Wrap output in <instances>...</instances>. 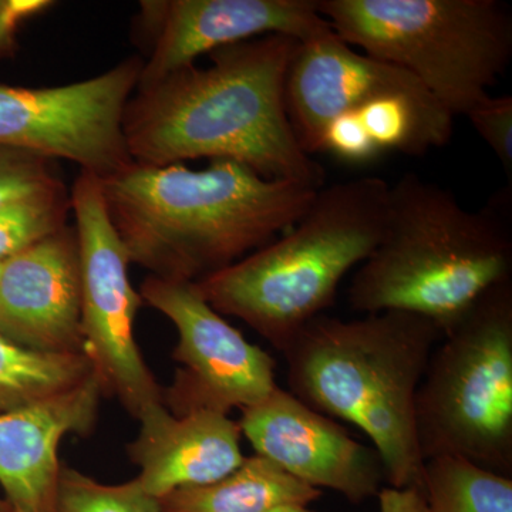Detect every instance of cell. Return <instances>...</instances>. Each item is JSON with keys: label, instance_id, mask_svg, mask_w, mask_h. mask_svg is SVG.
<instances>
[{"label": "cell", "instance_id": "cell-5", "mask_svg": "<svg viewBox=\"0 0 512 512\" xmlns=\"http://www.w3.org/2000/svg\"><path fill=\"white\" fill-rule=\"evenodd\" d=\"M389 194L379 177L322 187L279 238L194 284L212 309L244 320L284 353L382 241Z\"/></svg>", "mask_w": 512, "mask_h": 512}, {"label": "cell", "instance_id": "cell-24", "mask_svg": "<svg viewBox=\"0 0 512 512\" xmlns=\"http://www.w3.org/2000/svg\"><path fill=\"white\" fill-rule=\"evenodd\" d=\"M52 5L46 0H0V57L13 49L20 25Z\"/></svg>", "mask_w": 512, "mask_h": 512}, {"label": "cell", "instance_id": "cell-19", "mask_svg": "<svg viewBox=\"0 0 512 512\" xmlns=\"http://www.w3.org/2000/svg\"><path fill=\"white\" fill-rule=\"evenodd\" d=\"M421 491L429 512H512V477L460 457L424 461Z\"/></svg>", "mask_w": 512, "mask_h": 512}, {"label": "cell", "instance_id": "cell-17", "mask_svg": "<svg viewBox=\"0 0 512 512\" xmlns=\"http://www.w3.org/2000/svg\"><path fill=\"white\" fill-rule=\"evenodd\" d=\"M322 491L296 480L261 456L245 457L227 477L184 487L158 500L160 512H265L282 504L309 505Z\"/></svg>", "mask_w": 512, "mask_h": 512}, {"label": "cell", "instance_id": "cell-12", "mask_svg": "<svg viewBox=\"0 0 512 512\" xmlns=\"http://www.w3.org/2000/svg\"><path fill=\"white\" fill-rule=\"evenodd\" d=\"M141 10L144 28L153 36V52L143 64L138 87L221 47L271 35L305 42L332 29L318 0H168L141 2Z\"/></svg>", "mask_w": 512, "mask_h": 512}, {"label": "cell", "instance_id": "cell-3", "mask_svg": "<svg viewBox=\"0 0 512 512\" xmlns=\"http://www.w3.org/2000/svg\"><path fill=\"white\" fill-rule=\"evenodd\" d=\"M512 197L477 211L417 174L390 185L382 241L349 286L353 311H400L444 333L495 286L512 281Z\"/></svg>", "mask_w": 512, "mask_h": 512}, {"label": "cell", "instance_id": "cell-11", "mask_svg": "<svg viewBox=\"0 0 512 512\" xmlns=\"http://www.w3.org/2000/svg\"><path fill=\"white\" fill-rule=\"evenodd\" d=\"M241 433L256 456L272 461L296 480L329 488L353 504L377 497L386 481L382 458L359 443L336 420L316 412L288 390L241 410Z\"/></svg>", "mask_w": 512, "mask_h": 512}, {"label": "cell", "instance_id": "cell-10", "mask_svg": "<svg viewBox=\"0 0 512 512\" xmlns=\"http://www.w3.org/2000/svg\"><path fill=\"white\" fill-rule=\"evenodd\" d=\"M140 295L174 323L180 336L173 356L181 369L167 392L175 416L244 410L278 387L274 357L229 325L194 282L151 275Z\"/></svg>", "mask_w": 512, "mask_h": 512}, {"label": "cell", "instance_id": "cell-23", "mask_svg": "<svg viewBox=\"0 0 512 512\" xmlns=\"http://www.w3.org/2000/svg\"><path fill=\"white\" fill-rule=\"evenodd\" d=\"M466 117L500 160L512 187V97L490 94L478 101Z\"/></svg>", "mask_w": 512, "mask_h": 512}, {"label": "cell", "instance_id": "cell-15", "mask_svg": "<svg viewBox=\"0 0 512 512\" xmlns=\"http://www.w3.org/2000/svg\"><path fill=\"white\" fill-rule=\"evenodd\" d=\"M103 392L99 377L28 407L0 414V485L10 512H59V446L92 430Z\"/></svg>", "mask_w": 512, "mask_h": 512}, {"label": "cell", "instance_id": "cell-2", "mask_svg": "<svg viewBox=\"0 0 512 512\" xmlns=\"http://www.w3.org/2000/svg\"><path fill=\"white\" fill-rule=\"evenodd\" d=\"M128 259L153 276L198 282L271 244L320 188L268 180L227 158L204 170L131 164L100 178Z\"/></svg>", "mask_w": 512, "mask_h": 512}, {"label": "cell", "instance_id": "cell-16", "mask_svg": "<svg viewBox=\"0 0 512 512\" xmlns=\"http://www.w3.org/2000/svg\"><path fill=\"white\" fill-rule=\"evenodd\" d=\"M140 433L128 446L140 467L136 480L151 497L227 477L244 463L241 427L228 414L200 410L175 416L163 402L137 417Z\"/></svg>", "mask_w": 512, "mask_h": 512}, {"label": "cell", "instance_id": "cell-21", "mask_svg": "<svg viewBox=\"0 0 512 512\" xmlns=\"http://www.w3.org/2000/svg\"><path fill=\"white\" fill-rule=\"evenodd\" d=\"M59 512H160L157 498L137 480L107 485L73 468H62L57 494Z\"/></svg>", "mask_w": 512, "mask_h": 512}, {"label": "cell", "instance_id": "cell-18", "mask_svg": "<svg viewBox=\"0 0 512 512\" xmlns=\"http://www.w3.org/2000/svg\"><path fill=\"white\" fill-rule=\"evenodd\" d=\"M97 376L86 353H42L0 335V414L76 389Z\"/></svg>", "mask_w": 512, "mask_h": 512}, {"label": "cell", "instance_id": "cell-9", "mask_svg": "<svg viewBox=\"0 0 512 512\" xmlns=\"http://www.w3.org/2000/svg\"><path fill=\"white\" fill-rule=\"evenodd\" d=\"M143 64L128 57L99 76L64 86L0 84V147L63 158L99 178L120 173L134 164L123 124Z\"/></svg>", "mask_w": 512, "mask_h": 512}, {"label": "cell", "instance_id": "cell-20", "mask_svg": "<svg viewBox=\"0 0 512 512\" xmlns=\"http://www.w3.org/2000/svg\"><path fill=\"white\" fill-rule=\"evenodd\" d=\"M66 188L32 195L0 208V262L8 261L66 227Z\"/></svg>", "mask_w": 512, "mask_h": 512}, {"label": "cell", "instance_id": "cell-6", "mask_svg": "<svg viewBox=\"0 0 512 512\" xmlns=\"http://www.w3.org/2000/svg\"><path fill=\"white\" fill-rule=\"evenodd\" d=\"M336 35L412 74L451 116L490 96L512 57V13L498 0H318Z\"/></svg>", "mask_w": 512, "mask_h": 512}, {"label": "cell", "instance_id": "cell-7", "mask_svg": "<svg viewBox=\"0 0 512 512\" xmlns=\"http://www.w3.org/2000/svg\"><path fill=\"white\" fill-rule=\"evenodd\" d=\"M414 412L424 461L460 457L512 477V281L444 333Z\"/></svg>", "mask_w": 512, "mask_h": 512}, {"label": "cell", "instance_id": "cell-8", "mask_svg": "<svg viewBox=\"0 0 512 512\" xmlns=\"http://www.w3.org/2000/svg\"><path fill=\"white\" fill-rule=\"evenodd\" d=\"M76 217L82 281L84 352L103 390L116 394L134 417L163 402L136 339L134 320L143 299L128 276L126 248L114 228L97 175L82 171L70 194Z\"/></svg>", "mask_w": 512, "mask_h": 512}, {"label": "cell", "instance_id": "cell-4", "mask_svg": "<svg viewBox=\"0 0 512 512\" xmlns=\"http://www.w3.org/2000/svg\"><path fill=\"white\" fill-rule=\"evenodd\" d=\"M441 339L431 320L409 312L355 320L318 316L285 349L289 392L362 430L382 458L390 487L421 490L424 458L414 406Z\"/></svg>", "mask_w": 512, "mask_h": 512}, {"label": "cell", "instance_id": "cell-1", "mask_svg": "<svg viewBox=\"0 0 512 512\" xmlns=\"http://www.w3.org/2000/svg\"><path fill=\"white\" fill-rule=\"evenodd\" d=\"M298 43L255 37L214 50L208 67L190 64L138 87L123 124L134 163L227 158L268 180L325 187V170L299 146L286 113V72Z\"/></svg>", "mask_w": 512, "mask_h": 512}, {"label": "cell", "instance_id": "cell-22", "mask_svg": "<svg viewBox=\"0 0 512 512\" xmlns=\"http://www.w3.org/2000/svg\"><path fill=\"white\" fill-rule=\"evenodd\" d=\"M52 160L15 148L0 147V208L64 185L53 171Z\"/></svg>", "mask_w": 512, "mask_h": 512}, {"label": "cell", "instance_id": "cell-13", "mask_svg": "<svg viewBox=\"0 0 512 512\" xmlns=\"http://www.w3.org/2000/svg\"><path fill=\"white\" fill-rule=\"evenodd\" d=\"M0 335L42 353H86L76 229L64 227L3 262Z\"/></svg>", "mask_w": 512, "mask_h": 512}, {"label": "cell", "instance_id": "cell-27", "mask_svg": "<svg viewBox=\"0 0 512 512\" xmlns=\"http://www.w3.org/2000/svg\"><path fill=\"white\" fill-rule=\"evenodd\" d=\"M0 512H10L9 505L6 503L5 498H0Z\"/></svg>", "mask_w": 512, "mask_h": 512}, {"label": "cell", "instance_id": "cell-26", "mask_svg": "<svg viewBox=\"0 0 512 512\" xmlns=\"http://www.w3.org/2000/svg\"><path fill=\"white\" fill-rule=\"evenodd\" d=\"M265 512H315L308 507V505L303 504H282L276 505V507L271 508V510Z\"/></svg>", "mask_w": 512, "mask_h": 512}, {"label": "cell", "instance_id": "cell-28", "mask_svg": "<svg viewBox=\"0 0 512 512\" xmlns=\"http://www.w3.org/2000/svg\"><path fill=\"white\" fill-rule=\"evenodd\" d=\"M2 264L3 262H0V272H2Z\"/></svg>", "mask_w": 512, "mask_h": 512}, {"label": "cell", "instance_id": "cell-14", "mask_svg": "<svg viewBox=\"0 0 512 512\" xmlns=\"http://www.w3.org/2000/svg\"><path fill=\"white\" fill-rule=\"evenodd\" d=\"M394 94L430 93L406 70L356 52L333 29L299 42L286 72V113L299 146L311 157L333 120Z\"/></svg>", "mask_w": 512, "mask_h": 512}, {"label": "cell", "instance_id": "cell-25", "mask_svg": "<svg viewBox=\"0 0 512 512\" xmlns=\"http://www.w3.org/2000/svg\"><path fill=\"white\" fill-rule=\"evenodd\" d=\"M379 498V512H429L420 488L383 487Z\"/></svg>", "mask_w": 512, "mask_h": 512}]
</instances>
